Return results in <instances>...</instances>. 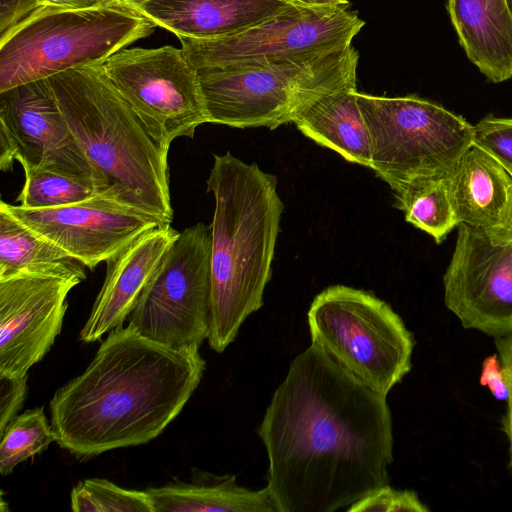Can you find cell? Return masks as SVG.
<instances>
[{
	"instance_id": "1",
	"label": "cell",
	"mask_w": 512,
	"mask_h": 512,
	"mask_svg": "<svg viewBox=\"0 0 512 512\" xmlns=\"http://www.w3.org/2000/svg\"><path fill=\"white\" fill-rule=\"evenodd\" d=\"M386 398L314 344L294 358L258 429L279 512H334L389 484Z\"/></svg>"
},
{
	"instance_id": "2",
	"label": "cell",
	"mask_w": 512,
	"mask_h": 512,
	"mask_svg": "<svg viewBox=\"0 0 512 512\" xmlns=\"http://www.w3.org/2000/svg\"><path fill=\"white\" fill-rule=\"evenodd\" d=\"M205 367L199 347H168L119 326L52 397L55 441L85 458L147 443L179 415Z\"/></svg>"
},
{
	"instance_id": "3",
	"label": "cell",
	"mask_w": 512,
	"mask_h": 512,
	"mask_svg": "<svg viewBox=\"0 0 512 512\" xmlns=\"http://www.w3.org/2000/svg\"><path fill=\"white\" fill-rule=\"evenodd\" d=\"M277 178L227 151L214 155L207 179L211 227L208 344L222 353L249 315L263 306L284 204Z\"/></svg>"
},
{
	"instance_id": "4",
	"label": "cell",
	"mask_w": 512,
	"mask_h": 512,
	"mask_svg": "<svg viewBox=\"0 0 512 512\" xmlns=\"http://www.w3.org/2000/svg\"><path fill=\"white\" fill-rule=\"evenodd\" d=\"M47 80L91 165L96 194L171 224L169 150L100 66L69 69Z\"/></svg>"
},
{
	"instance_id": "5",
	"label": "cell",
	"mask_w": 512,
	"mask_h": 512,
	"mask_svg": "<svg viewBox=\"0 0 512 512\" xmlns=\"http://www.w3.org/2000/svg\"><path fill=\"white\" fill-rule=\"evenodd\" d=\"M358 52L344 48L263 65L198 71L208 123L275 129L321 96L356 84Z\"/></svg>"
},
{
	"instance_id": "6",
	"label": "cell",
	"mask_w": 512,
	"mask_h": 512,
	"mask_svg": "<svg viewBox=\"0 0 512 512\" xmlns=\"http://www.w3.org/2000/svg\"><path fill=\"white\" fill-rule=\"evenodd\" d=\"M157 25L129 7H42L0 40V92L60 72L101 64Z\"/></svg>"
},
{
	"instance_id": "7",
	"label": "cell",
	"mask_w": 512,
	"mask_h": 512,
	"mask_svg": "<svg viewBox=\"0 0 512 512\" xmlns=\"http://www.w3.org/2000/svg\"><path fill=\"white\" fill-rule=\"evenodd\" d=\"M311 342L375 392L387 397L412 368L414 336L374 294L332 285L307 312Z\"/></svg>"
},
{
	"instance_id": "8",
	"label": "cell",
	"mask_w": 512,
	"mask_h": 512,
	"mask_svg": "<svg viewBox=\"0 0 512 512\" xmlns=\"http://www.w3.org/2000/svg\"><path fill=\"white\" fill-rule=\"evenodd\" d=\"M366 123L371 166L392 190L420 177L447 175L474 143L463 116L416 95L357 93Z\"/></svg>"
},
{
	"instance_id": "9",
	"label": "cell",
	"mask_w": 512,
	"mask_h": 512,
	"mask_svg": "<svg viewBox=\"0 0 512 512\" xmlns=\"http://www.w3.org/2000/svg\"><path fill=\"white\" fill-rule=\"evenodd\" d=\"M211 227L199 222L180 232L129 315L128 325L153 342L200 347L209 332Z\"/></svg>"
},
{
	"instance_id": "10",
	"label": "cell",
	"mask_w": 512,
	"mask_h": 512,
	"mask_svg": "<svg viewBox=\"0 0 512 512\" xmlns=\"http://www.w3.org/2000/svg\"><path fill=\"white\" fill-rule=\"evenodd\" d=\"M348 6L294 4L235 35L207 40L180 38L181 49L197 72L330 52L351 45L365 24Z\"/></svg>"
},
{
	"instance_id": "11",
	"label": "cell",
	"mask_w": 512,
	"mask_h": 512,
	"mask_svg": "<svg viewBox=\"0 0 512 512\" xmlns=\"http://www.w3.org/2000/svg\"><path fill=\"white\" fill-rule=\"evenodd\" d=\"M99 66L163 148L208 123L198 72L182 49L123 48Z\"/></svg>"
},
{
	"instance_id": "12",
	"label": "cell",
	"mask_w": 512,
	"mask_h": 512,
	"mask_svg": "<svg viewBox=\"0 0 512 512\" xmlns=\"http://www.w3.org/2000/svg\"><path fill=\"white\" fill-rule=\"evenodd\" d=\"M443 276L444 303L467 329L512 332V244L464 223Z\"/></svg>"
},
{
	"instance_id": "13",
	"label": "cell",
	"mask_w": 512,
	"mask_h": 512,
	"mask_svg": "<svg viewBox=\"0 0 512 512\" xmlns=\"http://www.w3.org/2000/svg\"><path fill=\"white\" fill-rule=\"evenodd\" d=\"M20 165L93 180L47 79L0 92V169Z\"/></svg>"
},
{
	"instance_id": "14",
	"label": "cell",
	"mask_w": 512,
	"mask_h": 512,
	"mask_svg": "<svg viewBox=\"0 0 512 512\" xmlns=\"http://www.w3.org/2000/svg\"><path fill=\"white\" fill-rule=\"evenodd\" d=\"M0 207L90 270L145 232L165 224L100 195L57 208L29 209L4 201Z\"/></svg>"
},
{
	"instance_id": "15",
	"label": "cell",
	"mask_w": 512,
	"mask_h": 512,
	"mask_svg": "<svg viewBox=\"0 0 512 512\" xmlns=\"http://www.w3.org/2000/svg\"><path fill=\"white\" fill-rule=\"evenodd\" d=\"M76 278L19 276L0 280V377H23L60 334Z\"/></svg>"
},
{
	"instance_id": "16",
	"label": "cell",
	"mask_w": 512,
	"mask_h": 512,
	"mask_svg": "<svg viewBox=\"0 0 512 512\" xmlns=\"http://www.w3.org/2000/svg\"><path fill=\"white\" fill-rule=\"evenodd\" d=\"M179 235L170 223L161 224L106 260V276L80 332L81 341L94 342L123 325Z\"/></svg>"
},
{
	"instance_id": "17",
	"label": "cell",
	"mask_w": 512,
	"mask_h": 512,
	"mask_svg": "<svg viewBox=\"0 0 512 512\" xmlns=\"http://www.w3.org/2000/svg\"><path fill=\"white\" fill-rule=\"evenodd\" d=\"M291 0H149L137 11L179 39L241 33L292 7Z\"/></svg>"
},
{
	"instance_id": "18",
	"label": "cell",
	"mask_w": 512,
	"mask_h": 512,
	"mask_svg": "<svg viewBox=\"0 0 512 512\" xmlns=\"http://www.w3.org/2000/svg\"><path fill=\"white\" fill-rule=\"evenodd\" d=\"M459 43L491 82L512 78V14L505 0H447Z\"/></svg>"
},
{
	"instance_id": "19",
	"label": "cell",
	"mask_w": 512,
	"mask_h": 512,
	"mask_svg": "<svg viewBox=\"0 0 512 512\" xmlns=\"http://www.w3.org/2000/svg\"><path fill=\"white\" fill-rule=\"evenodd\" d=\"M448 181L460 223L487 231L500 226L512 198V176L496 159L473 143Z\"/></svg>"
},
{
	"instance_id": "20",
	"label": "cell",
	"mask_w": 512,
	"mask_h": 512,
	"mask_svg": "<svg viewBox=\"0 0 512 512\" xmlns=\"http://www.w3.org/2000/svg\"><path fill=\"white\" fill-rule=\"evenodd\" d=\"M357 93L356 84L327 93L304 108L293 123L318 145L350 163L370 168V138Z\"/></svg>"
},
{
	"instance_id": "21",
	"label": "cell",
	"mask_w": 512,
	"mask_h": 512,
	"mask_svg": "<svg viewBox=\"0 0 512 512\" xmlns=\"http://www.w3.org/2000/svg\"><path fill=\"white\" fill-rule=\"evenodd\" d=\"M154 512H279L269 488L251 490L235 475L212 476L194 484H169L147 490Z\"/></svg>"
},
{
	"instance_id": "22",
	"label": "cell",
	"mask_w": 512,
	"mask_h": 512,
	"mask_svg": "<svg viewBox=\"0 0 512 512\" xmlns=\"http://www.w3.org/2000/svg\"><path fill=\"white\" fill-rule=\"evenodd\" d=\"M84 267L0 207V280L42 276L84 281Z\"/></svg>"
},
{
	"instance_id": "23",
	"label": "cell",
	"mask_w": 512,
	"mask_h": 512,
	"mask_svg": "<svg viewBox=\"0 0 512 512\" xmlns=\"http://www.w3.org/2000/svg\"><path fill=\"white\" fill-rule=\"evenodd\" d=\"M393 191L395 207L404 213L406 222L427 233L437 244L460 224L448 174L416 178Z\"/></svg>"
},
{
	"instance_id": "24",
	"label": "cell",
	"mask_w": 512,
	"mask_h": 512,
	"mask_svg": "<svg viewBox=\"0 0 512 512\" xmlns=\"http://www.w3.org/2000/svg\"><path fill=\"white\" fill-rule=\"evenodd\" d=\"M24 185L18 205L29 209L57 208L86 201L96 196L92 179L79 178L21 165Z\"/></svg>"
},
{
	"instance_id": "25",
	"label": "cell",
	"mask_w": 512,
	"mask_h": 512,
	"mask_svg": "<svg viewBox=\"0 0 512 512\" xmlns=\"http://www.w3.org/2000/svg\"><path fill=\"white\" fill-rule=\"evenodd\" d=\"M0 444V473L10 474L22 461L43 452L55 441L43 407L15 416L4 428Z\"/></svg>"
},
{
	"instance_id": "26",
	"label": "cell",
	"mask_w": 512,
	"mask_h": 512,
	"mask_svg": "<svg viewBox=\"0 0 512 512\" xmlns=\"http://www.w3.org/2000/svg\"><path fill=\"white\" fill-rule=\"evenodd\" d=\"M75 512H154L146 491L122 488L106 479H86L71 491Z\"/></svg>"
},
{
	"instance_id": "27",
	"label": "cell",
	"mask_w": 512,
	"mask_h": 512,
	"mask_svg": "<svg viewBox=\"0 0 512 512\" xmlns=\"http://www.w3.org/2000/svg\"><path fill=\"white\" fill-rule=\"evenodd\" d=\"M474 127V144L489 153L512 176V118L486 115Z\"/></svg>"
},
{
	"instance_id": "28",
	"label": "cell",
	"mask_w": 512,
	"mask_h": 512,
	"mask_svg": "<svg viewBox=\"0 0 512 512\" xmlns=\"http://www.w3.org/2000/svg\"><path fill=\"white\" fill-rule=\"evenodd\" d=\"M349 512H427L429 508L412 490H398L389 484L379 487L351 504Z\"/></svg>"
},
{
	"instance_id": "29",
	"label": "cell",
	"mask_w": 512,
	"mask_h": 512,
	"mask_svg": "<svg viewBox=\"0 0 512 512\" xmlns=\"http://www.w3.org/2000/svg\"><path fill=\"white\" fill-rule=\"evenodd\" d=\"M0 382V432H2L23 405L27 392V375L0 377Z\"/></svg>"
},
{
	"instance_id": "30",
	"label": "cell",
	"mask_w": 512,
	"mask_h": 512,
	"mask_svg": "<svg viewBox=\"0 0 512 512\" xmlns=\"http://www.w3.org/2000/svg\"><path fill=\"white\" fill-rule=\"evenodd\" d=\"M495 346L504 370L509 392L502 424L509 443V468L512 472V332L496 337Z\"/></svg>"
},
{
	"instance_id": "31",
	"label": "cell",
	"mask_w": 512,
	"mask_h": 512,
	"mask_svg": "<svg viewBox=\"0 0 512 512\" xmlns=\"http://www.w3.org/2000/svg\"><path fill=\"white\" fill-rule=\"evenodd\" d=\"M42 7L40 0H0V40Z\"/></svg>"
},
{
	"instance_id": "32",
	"label": "cell",
	"mask_w": 512,
	"mask_h": 512,
	"mask_svg": "<svg viewBox=\"0 0 512 512\" xmlns=\"http://www.w3.org/2000/svg\"><path fill=\"white\" fill-rule=\"evenodd\" d=\"M479 383L488 387L493 397L499 401L508 398V386L504 370L497 353L487 356L481 366Z\"/></svg>"
},
{
	"instance_id": "33",
	"label": "cell",
	"mask_w": 512,
	"mask_h": 512,
	"mask_svg": "<svg viewBox=\"0 0 512 512\" xmlns=\"http://www.w3.org/2000/svg\"><path fill=\"white\" fill-rule=\"evenodd\" d=\"M488 232L494 239L500 242L512 244V198L500 226Z\"/></svg>"
},
{
	"instance_id": "34",
	"label": "cell",
	"mask_w": 512,
	"mask_h": 512,
	"mask_svg": "<svg viewBox=\"0 0 512 512\" xmlns=\"http://www.w3.org/2000/svg\"><path fill=\"white\" fill-rule=\"evenodd\" d=\"M44 7L89 8L106 4L105 0H40Z\"/></svg>"
},
{
	"instance_id": "35",
	"label": "cell",
	"mask_w": 512,
	"mask_h": 512,
	"mask_svg": "<svg viewBox=\"0 0 512 512\" xmlns=\"http://www.w3.org/2000/svg\"><path fill=\"white\" fill-rule=\"evenodd\" d=\"M295 4L310 7H328L349 4L348 0H291Z\"/></svg>"
},
{
	"instance_id": "36",
	"label": "cell",
	"mask_w": 512,
	"mask_h": 512,
	"mask_svg": "<svg viewBox=\"0 0 512 512\" xmlns=\"http://www.w3.org/2000/svg\"><path fill=\"white\" fill-rule=\"evenodd\" d=\"M107 3H115L138 10L144 3L149 0H105Z\"/></svg>"
},
{
	"instance_id": "37",
	"label": "cell",
	"mask_w": 512,
	"mask_h": 512,
	"mask_svg": "<svg viewBox=\"0 0 512 512\" xmlns=\"http://www.w3.org/2000/svg\"><path fill=\"white\" fill-rule=\"evenodd\" d=\"M505 1H506V4H507L508 8H509L510 13L512 14V0H505Z\"/></svg>"
}]
</instances>
